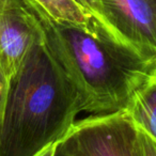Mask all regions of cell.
Returning <instances> with one entry per match:
<instances>
[{"label":"cell","mask_w":156,"mask_h":156,"mask_svg":"<svg viewBox=\"0 0 156 156\" xmlns=\"http://www.w3.org/2000/svg\"><path fill=\"white\" fill-rule=\"evenodd\" d=\"M28 5L47 49L77 91L83 111L94 115L125 110L133 94L155 73L153 63L115 39L94 16L86 26L57 23Z\"/></svg>","instance_id":"cell-1"},{"label":"cell","mask_w":156,"mask_h":156,"mask_svg":"<svg viewBox=\"0 0 156 156\" xmlns=\"http://www.w3.org/2000/svg\"><path fill=\"white\" fill-rule=\"evenodd\" d=\"M54 156H72V155L67 153L66 151H64V150L60 147V144H59V142H58V144H57V147H56V151H55Z\"/></svg>","instance_id":"cell-12"},{"label":"cell","mask_w":156,"mask_h":156,"mask_svg":"<svg viewBox=\"0 0 156 156\" xmlns=\"http://www.w3.org/2000/svg\"><path fill=\"white\" fill-rule=\"evenodd\" d=\"M35 10L57 23L86 26L92 15L76 0H26Z\"/></svg>","instance_id":"cell-7"},{"label":"cell","mask_w":156,"mask_h":156,"mask_svg":"<svg viewBox=\"0 0 156 156\" xmlns=\"http://www.w3.org/2000/svg\"><path fill=\"white\" fill-rule=\"evenodd\" d=\"M81 111L77 91L43 37L8 83L0 121V156H35L59 142Z\"/></svg>","instance_id":"cell-2"},{"label":"cell","mask_w":156,"mask_h":156,"mask_svg":"<svg viewBox=\"0 0 156 156\" xmlns=\"http://www.w3.org/2000/svg\"><path fill=\"white\" fill-rule=\"evenodd\" d=\"M8 80L7 76L2 72L1 67H0V121H1V117H2V111L3 107H5V95H7V90H8Z\"/></svg>","instance_id":"cell-9"},{"label":"cell","mask_w":156,"mask_h":156,"mask_svg":"<svg viewBox=\"0 0 156 156\" xmlns=\"http://www.w3.org/2000/svg\"><path fill=\"white\" fill-rule=\"evenodd\" d=\"M76 1L85 8L88 13L98 18V3H96V0H76Z\"/></svg>","instance_id":"cell-10"},{"label":"cell","mask_w":156,"mask_h":156,"mask_svg":"<svg viewBox=\"0 0 156 156\" xmlns=\"http://www.w3.org/2000/svg\"><path fill=\"white\" fill-rule=\"evenodd\" d=\"M125 111L134 125L156 143V75L133 94Z\"/></svg>","instance_id":"cell-6"},{"label":"cell","mask_w":156,"mask_h":156,"mask_svg":"<svg viewBox=\"0 0 156 156\" xmlns=\"http://www.w3.org/2000/svg\"><path fill=\"white\" fill-rule=\"evenodd\" d=\"M59 144L72 156H142L138 129L125 110L75 122Z\"/></svg>","instance_id":"cell-3"},{"label":"cell","mask_w":156,"mask_h":156,"mask_svg":"<svg viewBox=\"0 0 156 156\" xmlns=\"http://www.w3.org/2000/svg\"><path fill=\"white\" fill-rule=\"evenodd\" d=\"M57 144H58V142H55V143H51V144L47 145V147H44L41 152H39L35 156H54Z\"/></svg>","instance_id":"cell-11"},{"label":"cell","mask_w":156,"mask_h":156,"mask_svg":"<svg viewBox=\"0 0 156 156\" xmlns=\"http://www.w3.org/2000/svg\"><path fill=\"white\" fill-rule=\"evenodd\" d=\"M154 74L156 75V63H155V73H154Z\"/></svg>","instance_id":"cell-13"},{"label":"cell","mask_w":156,"mask_h":156,"mask_svg":"<svg viewBox=\"0 0 156 156\" xmlns=\"http://www.w3.org/2000/svg\"><path fill=\"white\" fill-rule=\"evenodd\" d=\"M98 20L121 43L156 63V0H96Z\"/></svg>","instance_id":"cell-4"},{"label":"cell","mask_w":156,"mask_h":156,"mask_svg":"<svg viewBox=\"0 0 156 156\" xmlns=\"http://www.w3.org/2000/svg\"><path fill=\"white\" fill-rule=\"evenodd\" d=\"M154 75H155V74H154Z\"/></svg>","instance_id":"cell-14"},{"label":"cell","mask_w":156,"mask_h":156,"mask_svg":"<svg viewBox=\"0 0 156 156\" xmlns=\"http://www.w3.org/2000/svg\"><path fill=\"white\" fill-rule=\"evenodd\" d=\"M138 135L142 156H156V143L140 129H138Z\"/></svg>","instance_id":"cell-8"},{"label":"cell","mask_w":156,"mask_h":156,"mask_svg":"<svg viewBox=\"0 0 156 156\" xmlns=\"http://www.w3.org/2000/svg\"><path fill=\"white\" fill-rule=\"evenodd\" d=\"M42 40L41 25L25 0L0 5V67L8 80L31 47Z\"/></svg>","instance_id":"cell-5"}]
</instances>
